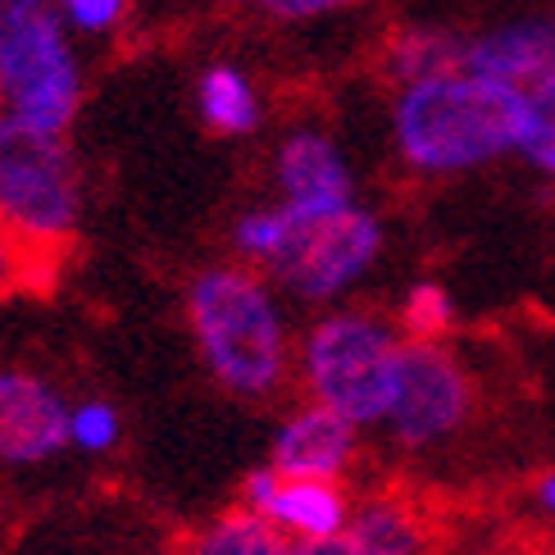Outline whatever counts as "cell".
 <instances>
[{
	"label": "cell",
	"mask_w": 555,
	"mask_h": 555,
	"mask_svg": "<svg viewBox=\"0 0 555 555\" xmlns=\"http://www.w3.org/2000/svg\"><path fill=\"white\" fill-rule=\"evenodd\" d=\"M528 505H533L546 524H555V469L533 474V482H528Z\"/></svg>",
	"instance_id": "cell-23"
},
{
	"label": "cell",
	"mask_w": 555,
	"mask_h": 555,
	"mask_svg": "<svg viewBox=\"0 0 555 555\" xmlns=\"http://www.w3.org/2000/svg\"><path fill=\"white\" fill-rule=\"evenodd\" d=\"M87 78L55 0H0V109L68 132Z\"/></svg>",
	"instance_id": "cell-6"
},
{
	"label": "cell",
	"mask_w": 555,
	"mask_h": 555,
	"mask_svg": "<svg viewBox=\"0 0 555 555\" xmlns=\"http://www.w3.org/2000/svg\"><path fill=\"white\" fill-rule=\"evenodd\" d=\"M383 68L391 82H414V78H433L447 68H465V37L451 28H428V23H410L397 28L383 46Z\"/></svg>",
	"instance_id": "cell-16"
},
{
	"label": "cell",
	"mask_w": 555,
	"mask_h": 555,
	"mask_svg": "<svg viewBox=\"0 0 555 555\" xmlns=\"http://www.w3.org/2000/svg\"><path fill=\"white\" fill-rule=\"evenodd\" d=\"M237 5L256 10L273 23H314V18H333L341 10H351L356 0H237Z\"/></svg>",
	"instance_id": "cell-22"
},
{
	"label": "cell",
	"mask_w": 555,
	"mask_h": 555,
	"mask_svg": "<svg viewBox=\"0 0 555 555\" xmlns=\"http://www.w3.org/2000/svg\"><path fill=\"white\" fill-rule=\"evenodd\" d=\"M296 555H369V551L341 533V538H328V542H310V546H300Z\"/></svg>",
	"instance_id": "cell-24"
},
{
	"label": "cell",
	"mask_w": 555,
	"mask_h": 555,
	"mask_svg": "<svg viewBox=\"0 0 555 555\" xmlns=\"http://www.w3.org/2000/svg\"><path fill=\"white\" fill-rule=\"evenodd\" d=\"M46 264H55V260L37 256L28 242H18L10 228L0 223V300L23 292V287H37L46 278Z\"/></svg>",
	"instance_id": "cell-20"
},
{
	"label": "cell",
	"mask_w": 555,
	"mask_h": 555,
	"mask_svg": "<svg viewBox=\"0 0 555 555\" xmlns=\"http://www.w3.org/2000/svg\"><path fill=\"white\" fill-rule=\"evenodd\" d=\"M188 328L201 364L237 401H269L296 374L283 292L242 260L210 264L188 283Z\"/></svg>",
	"instance_id": "cell-3"
},
{
	"label": "cell",
	"mask_w": 555,
	"mask_h": 555,
	"mask_svg": "<svg viewBox=\"0 0 555 555\" xmlns=\"http://www.w3.org/2000/svg\"><path fill=\"white\" fill-rule=\"evenodd\" d=\"M519 159L546 182H555V78L524 91L519 114Z\"/></svg>",
	"instance_id": "cell-18"
},
{
	"label": "cell",
	"mask_w": 555,
	"mask_h": 555,
	"mask_svg": "<svg viewBox=\"0 0 555 555\" xmlns=\"http://www.w3.org/2000/svg\"><path fill=\"white\" fill-rule=\"evenodd\" d=\"M228 246L300 306H337L383 260L387 228L360 201L341 210H296L273 196L233 219Z\"/></svg>",
	"instance_id": "cell-1"
},
{
	"label": "cell",
	"mask_w": 555,
	"mask_h": 555,
	"mask_svg": "<svg viewBox=\"0 0 555 555\" xmlns=\"http://www.w3.org/2000/svg\"><path fill=\"white\" fill-rule=\"evenodd\" d=\"M68 401L33 369H0V465L37 469L68 451Z\"/></svg>",
	"instance_id": "cell-8"
},
{
	"label": "cell",
	"mask_w": 555,
	"mask_h": 555,
	"mask_svg": "<svg viewBox=\"0 0 555 555\" xmlns=\"http://www.w3.org/2000/svg\"><path fill=\"white\" fill-rule=\"evenodd\" d=\"M524 91L474 68L401 82L387 109L391 151L414 178H465L519 151Z\"/></svg>",
	"instance_id": "cell-2"
},
{
	"label": "cell",
	"mask_w": 555,
	"mask_h": 555,
	"mask_svg": "<svg viewBox=\"0 0 555 555\" xmlns=\"http://www.w3.org/2000/svg\"><path fill=\"white\" fill-rule=\"evenodd\" d=\"M273 196L296 210H341L356 196V169L341 142L319 124H296L278 137L269 159Z\"/></svg>",
	"instance_id": "cell-10"
},
{
	"label": "cell",
	"mask_w": 555,
	"mask_h": 555,
	"mask_svg": "<svg viewBox=\"0 0 555 555\" xmlns=\"http://www.w3.org/2000/svg\"><path fill=\"white\" fill-rule=\"evenodd\" d=\"M465 555H492V551H465Z\"/></svg>",
	"instance_id": "cell-27"
},
{
	"label": "cell",
	"mask_w": 555,
	"mask_h": 555,
	"mask_svg": "<svg viewBox=\"0 0 555 555\" xmlns=\"http://www.w3.org/2000/svg\"><path fill=\"white\" fill-rule=\"evenodd\" d=\"M528 555H555V551H528Z\"/></svg>",
	"instance_id": "cell-26"
},
{
	"label": "cell",
	"mask_w": 555,
	"mask_h": 555,
	"mask_svg": "<svg viewBox=\"0 0 555 555\" xmlns=\"http://www.w3.org/2000/svg\"><path fill=\"white\" fill-rule=\"evenodd\" d=\"M296 551L300 546L283 528H273L250 505H233L223 515H210L201 528H192L188 546H182V555H296Z\"/></svg>",
	"instance_id": "cell-15"
},
{
	"label": "cell",
	"mask_w": 555,
	"mask_h": 555,
	"mask_svg": "<svg viewBox=\"0 0 555 555\" xmlns=\"http://www.w3.org/2000/svg\"><path fill=\"white\" fill-rule=\"evenodd\" d=\"M397 323L405 337L420 341H447L455 328V296L442 278H414L405 287L401 306H397Z\"/></svg>",
	"instance_id": "cell-17"
},
{
	"label": "cell",
	"mask_w": 555,
	"mask_h": 555,
	"mask_svg": "<svg viewBox=\"0 0 555 555\" xmlns=\"http://www.w3.org/2000/svg\"><path fill=\"white\" fill-rule=\"evenodd\" d=\"M74 37H114L128 23L132 0H55Z\"/></svg>",
	"instance_id": "cell-21"
},
{
	"label": "cell",
	"mask_w": 555,
	"mask_h": 555,
	"mask_svg": "<svg viewBox=\"0 0 555 555\" xmlns=\"http://www.w3.org/2000/svg\"><path fill=\"white\" fill-rule=\"evenodd\" d=\"M465 68L528 91L555 78V14H528L465 37Z\"/></svg>",
	"instance_id": "cell-12"
},
{
	"label": "cell",
	"mask_w": 555,
	"mask_h": 555,
	"mask_svg": "<svg viewBox=\"0 0 555 555\" xmlns=\"http://www.w3.org/2000/svg\"><path fill=\"white\" fill-rule=\"evenodd\" d=\"M0 223L46 260H60L82 228V169L68 132L10 109H0Z\"/></svg>",
	"instance_id": "cell-5"
},
{
	"label": "cell",
	"mask_w": 555,
	"mask_h": 555,
	"mask_svg": "<svg viewBox=\"0 0 555 555\" xmlns=\"http://www.w3.org/2000/svg\"><path fill=\"white\" fill-rule=\"evenodd\" d=\"M242 505L260 511L273 528H283L296 546L341 538L346 524H351V511H356L346 482H337V478H292V474H278L269 460L260 469H250V478L242 482Z\"/></svg>",
	"instance_id": "cell-9"
},
{
	"label": "cell",
	"mask_w": 555,
	"mask_h": 555,
	"mask_svg": "<svg viewBox=\"0 0 555 555\" xmlns=\"http://www.w3.org/2000/svg\"><path fill=\"white\" fill-rule=\"evenodd\" d=\"M5 528H10V501L0 496V533H5Z\"/></svg>",
	"instance_id": "cell-25"
},
{
	"label": "cell",
	"mask_w": 555,
	"mask_h": 555,
	"mask_svg": "<svg viewBox=\"0 0 555 555\" xmlns=\"http://www.w3.org/2000/svg\"><path fill=\"white\" fill-rule=\"evenodd\" d=\"M356 460H360V424H351L346 414L319 401H306L292 414H283V424L273 428V442H269V465L292 478L346 482Z\"/></svg>",
	"instance_id": "cell-11"
},
{
	"label": "cell",
	"mask_w": 555,
	"mask_h": 555,
	"mask_svg": "<svg viewBox=\"0 0 555 555\" xmlns=\"http://www.w3.org/2000/svg\"><path fill=\"white\" fill-rule=\"evenodd\" d=\"M346 538L360 542L369 555H433L437 551L433 515L405 492H374L356 501Z\"/></svg>",
	"instance_id": "cell-13"
},
{
	"label": "cell",
	"mask_w": 555,
	"mask_h": 555,
	"mask_svg": "<svg viewBox=\"0 0 555 555\" xmlns=\"http://www.w3.org/2000/svg\"><path fill=\"white\" fill-rule=\"evenodd\" d=\"M196 114L215 137H250L264 124V96L250 68L237 60H215L196 74Z\"/></svg>",
	"instance_id": "cell-14"
},
{
	"label": "cell",
	"mask_w": 555,
	"mask_h": 555,
	"mask_svg": "<svg viewBox=\"0 0 555 555\" xmlns=\"http://www.w3.org/2000/svg\"><path fill=\"white\" fill-rule=\"evenodd\" d=\"M405 333L374 310L323 306L296 341V378L306 401L346 414L360 428H383L401 387Z\"/></svg>",
	"instance_id": "cell-4"
},
{
	"label": "cell",
	"mask_w": 555,
	"mask_h": 555,
	"mask_svg": "<svg viewBox=\"0 0 555 555\" xmlns=\"http://www.w3.org/2000/svg\"><path fill=\"white\" fill-rule=\"evenodd\" d=\"M119 442H124V414L114 401L82 397L68 405V451L101 460V455L119 451Z\"/></svg>",
	"instance_id": "cell-19"
},
{
	"label": "cell",
	"mask_w": 555,
	"mask_h": 555,
	"mask_svg": "<svg viewBox=\"0 0 555 555\" xmlns=\"http://www.w3.org/2000/svg\"><path fill=\"white\" fill-rule=\"evenodd\" d=\"M478 410V383L474 369L460 360L451 341H420L405 337L401 360V387L387 414V437L410 455L442 451L469 428Z\"/></svg>",
	"instance_id": "cell-7"
}]
</instances>
